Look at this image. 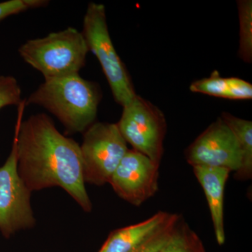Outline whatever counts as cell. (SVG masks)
I'll return each instance as SVG.
<instances>
[{
	"mask_svg": "<svg viewBox=\"0 0 252 252\" xmlns=\"http://www.w3.org/2000/svg\"><path fill=\"white\" fill-rule=\"evenodd\" d=\"M26 107L23 99L18 106L14 139L20 177L31 192L61 187L84 212H91L80 145L61 133L46 114H33L23 122Z\"/></svg>",
	"mask_w": 252,
	"mask_h": 252,
	"instance_id": "cell-1",
	"label": "cell"
},
{
	"mask_svg": "<svg viewBox=\"0 0 252 252\" xmlns=\"http://www.w3.org/2000/svg\"><path fill=\"white\" fill-rule=\"evenodd\" d=\"M102 92L98 84L79 74L44 79L26 99L57 118L69 133H84L95 122Z\"/></svg>",
	"mask_w": 252,
	"mask_h": 252,
	"instance_id": "cell-2",
	"label": "cell"
},
{
	"mask_svg": "<svg viewBox=\"0 0 252 252\" xmlns=\"http://www.w3.org/2000/svg\"><path fill=\"white\" fill-rule=\"evenodd\" d=\"M89 52L82 32L74 28L30 39L18 49L23 61L39 71L44 79L79 74Z\"/></svg>",
	"mask_w": 252,
	"mask_h": 252,
	"instance_id": "cell-3",
	"label": "cell"
},
{
	"mask_svg": "<svg viewBox=\"0 0 252 252\" xmlns=\"http://www.w3.org/2000/svg\"><path fill=\"white\" fill-rule=\"evenodd\" d=\"M82 33L89 51L98 60L114 100L123 107L127 105L137 94L130 74L113 44L103 4L90 2L88 5Z\"/></svg>",
	"mask_w": 252,
	"mask_h": 252,
	"instance_id": "cell-4",
	"label": "cell"
},
{
	"mask_svg": "<svg viewBox=\"0 0 252 252\" xmlns=\"http://www.w3.org/2000/svg\"><path fill=\"white\" fill-rule=\"evenodd\" d=\"M85 183L102 186L109 183L128 151L117 124L94 122L84 132L80 145Z\"/></svg>",
	"mask_w": 252,
	"mask_h": 252,
	"instance_id": "cell-5",
	"label": "cell"
},
{
	"mask_svg": "<svg viewBox=\"0 0 252 252\" xmlns=\"http://www.w3.org/2000/svg\"><path fill=\"white\" fill-rule=\"evenodd\" d=\"M117 125L126 143L160 165L167 124L160 109L137 94L130 103L123 107L122 115Z\"/></svg>",
	"mask_w": 252,
	"mask_h": 252,
	"instance_id": "cell-6",
	"label": "cell"
},
{
	"mask_svg": "<svg viewBox=\"0 0 252 252\" xmlns=\"http://www.w3.org/2000/svg\"><path fill=\"white\" fill-rule=\"evenodd\" d=\"M31 193L18 173L16 144L13 142L9 157L0 167V231L5 238L35 225Z\"/></svg>",
	"mask_w": 252,
	"mask_h": 252,
	"instance_id": "cell-7",
	"label": "cell"
},
{
	"mask_svg": "<svg viewBox=\"0 0 252 252\" xmlns=\"http://www.w3.org/2000/svg\"><path fill=\"white\" fill-rule=\"evenodd\" d=\"M185 156L192 167H220L235 172L241 165L238 141L220 117L189 146Z\"/></svg>",
	"mask_w": 252,
	"mask_h": 252,
	"instance_id": "cell-8",
	"label": "cell"
},
{
	"mask_svg": "<svg viewBox=\"0 0 252 252\" xmlns=\"http://www.w3.org/2000/svg\"><path fill=\"white\" fill-rule=\"evenodd\" d=\"M159 167L144 154L128 149L109 183L123 200L140 206L158 189Z\"/></svg>",
	"mask_w": 252,
	"mask_h": 252,
	"instance_id": "cell-9",
	"label": "cell"
},
{
	"mask_svg": "<svg viewBox=\"0 0 252 252\" xmlns=\"http://www.w3.org/2000/svg\"><path fill=\"white\" fill-rule=\"evenodd\" d=\"M173 215L159 211L140 223L114 230L98 252H135L165 226Z\"/></svg>",
	"mask_w": 252,
	"mask_h": 252,
	"instance_id": "cell-10",
	"label": "cell"
},
{
	"mask_svg": "<svg viewBox=\"0 0 252 252\" xmlns=\"http://www.w3.org/2000/svg\"><path fill=\"white\" fill-rule=\"evenodd\" d=\"M193 171L206 196L217 243L223 245L225 241L223 197L230 171L220 167L203 166H193Z\"/></svg>",
	"mask_w": 252,
	"mask_h": 252,
	"instance_id": "cell-11",
	"label": "cell"
},
{
	"mask_svg": "<svg viewBox=\"0 0 252 252\" xmlns=\"http://www.w3.org/2000/svg\"><path fill=\"white\" fill-rule=\"evenodd\" d=\"M193 93L229 99H252V85L238 77H222L215 70L209 77L193 81L190 86Z\"/></svg>",
	"mask_w": 252,
	"mask_h": 252,
	"instance_id": "cell-12",
	"label": "cell"
},
{
	"mask_svg": "<svg viewBox=\"0 0 252 252\" xmlns=\"http://www.w3.org/2000/svg\"><path fill=\"white\" fill-rule=\"evenodd\" d=\"M220 117L233 132L240 147L241 165L235 172V179L250 180L252 177V122L225 112Z\"/></svg>",
	"mask_w": 252,
	"mask_h": 252,
	"instance_id": "cell-13",
	"label": "cell"
},
{
	"mask_svg": "<svg viewBox=\"0 0 252 252\" xmlns=\"http://www.w3.org/2000/svg\"><path fill=\"white\" fill-rule=\"evenodd\" d=\"M158 252H206L199 235L180 217L168 241Z\"/></svg>",
	"mask_w": 252,
	"mask_h": 252,
	"instance_id": "cell-14",
	"label": "cell"
},
{
	"mask_svg": "<svg viewBox=\"0 0 252 252\" xmlns=\"http://www.w3.org/2000/svg\"><path fill=\"white\" fill-rule=\"evenodd\" d=\"M238 4L240 23V43L238 56L244 62H252V1L239 0Z\"/></svg>",
	"mask_w": 252,
	"mask_h": 252,
	"instance_id": "cell-15",
	"label": "cell"
},
{
	"mask_svg": "<svg viewBox=\"0 0 252 252\" xmlns=\"http://www.w3.org/2000/svg\"><path fill=\"white\" fill-rule=\"evenodd\" d=\"M23 100L17 79L13 76L0 75V110L9 106H18Z\"/></svg>",
	"mask_w": 252,
	"mask_h": 252,
	"instance_id": "cell-16",
	"label": "cell"
},
{
	"mask_svg": "<svg viewBox=\"0 0 252 252\" xmlns=\"http://www.w3.org/2000/svg\"><path fill=\"white\" fill-rule=\"evenodd\" d=\"M47 0H8L0 2V22L5 18L19 14L28 10L44 7L49 4Z\"/></svg>",
	"mask_w": 252,
	"mask_h": 252,
	"instance_id": "cell-17",
	"label": "cell"
},
{
	"mask_svg": "<svg viewBox=\"0 0 252 252\" xmlns=\"http://www.w3.org/2000/svg\"><path fill=\"white\" fill-rule=\"evenodd\" d=\"M180 217V215L177 214H174L171 220L165 226L162 227L157 234L135 252H158L160 251L171 237L176 223L178 221Z\"/></svg>",
	"mask_w": 252,
	"mask_h": 252,
	"instance_id": "cell-18",
	"label": "cell"
}]
</instances>
